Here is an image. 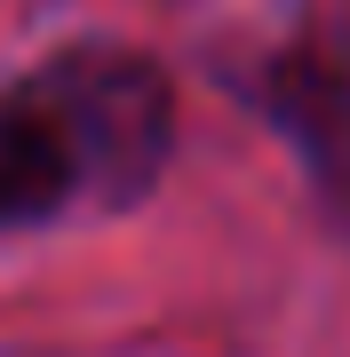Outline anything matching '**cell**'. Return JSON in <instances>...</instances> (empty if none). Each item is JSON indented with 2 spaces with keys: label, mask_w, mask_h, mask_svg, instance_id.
I'll use <instances>...</instances> for the list:
<instances>
[{
  "label": "cell",
  "mask_w": 350,
  "mask_h": 357,
  "mask_svg": "<svg viewBox=\"0 0 350 357\" xmlns=\"http://www.w3.org/2000/svg\"><path fill=\"white\" fill-rule=\"evenodd\" d=\"M40 79H48L56 112H64V128L80 143V167H88L96 199H136L168 167L175 103H168V79L143 64V56H128V48H72Z\"/></svg>",
  "instance_id": "6da1fadb"
},
{
  "label": "cell",
  "mask_w": 350,
  "mask_h": 357,
  "mask_svg": "<svg viewBox=\"0 0 350 357\" xmlns=\"http://www.w3.org/2000/svg\"><path fill=\"white\" fill-rule=\"evenodd\" d=\"M80 191H88V167H80V143L56 112L48 79L32 72L16 88H0V230L48 222Z\"/></svg>",
  "instance_id": "7a4b0ae2"
}]
</instances>
